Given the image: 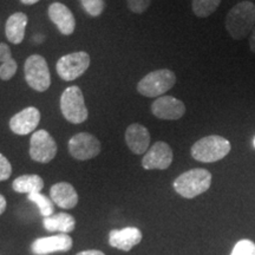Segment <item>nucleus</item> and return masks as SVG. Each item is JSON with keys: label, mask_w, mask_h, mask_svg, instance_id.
I'll use <instances>...</instances> for the list:
<instances>
[{"label": "nucleus", "mask_w": 255, "mask_h": 255, "mask_svg": "<svg viewBox=\"0 0 255 255\" xmlns=\"http://www.w3.org/2000/svg\"><path fill=\"white\" fill-rule=\"evenodd\" d=\"M174 154L168 143L158 141L152 144L142 158V167L145 170H165L173 163Z\"/></svg>", "instance_id": "obj_10"}, {"label": "nucleus", "mask_w": 255, "mask_h": 255, "mask_svg": "<svg viewBox=\"0 0 255 255\" xmlns=\"http://www.w3.org/2000/svg\"><path fill=\"white\" fill-rule=\"evenodd\" d=\"M176 83V76L169 69H159L149 72L137 84V91L144 97H161Z\"/></svg>", "instance_id": "obj_4"}, {"label": "nucleus", "mask_w": 255, "mask_h": 255, "mask_svg": "<svg viewBox=\"0 0 255 255\" xmlns=\"http://www.w3.org/2000/svg\"><path fill=\"white\" fill-rule=\"evenodd\" d=\"M253 145H254V148H255V137H254V139H253Z\"/></svg>", "instance_id": "obj_33"}, {"label": "nucleus", "mask_w": 255, "mask_h": 255, "mask_svg": "<svg viewBox=\"0 0 255 255\" xmlns=\"http://www.w3.org/2000/svg\"><path fill=\"white\" fill-rule=\"evenodd\" d=\"M12 174V165L9 161L0 152V181H6Z\"/></svg>", "instance_id": "obj_27"}, {"label": "nucleus", "mask_w": 255, "mask_h": 255, "mask_svg": "<svg viewBox=\"0 0 255 255\" xmlns=\"http://www.w3.org/2000/svg\"><path fill=\"white\" fill-rule=\"evenodd\" d=\"M72 244L73 241L70 235L60 233L53 237L37 239L31 248L36 254L46 255L56 252H68L72 248Z\"/></svg>", "instance_id": "obj_13"}, {"label": "nucleus", "mask_w": 255, "mask_h": 255, "mask_svg": "<svg viewBox=\"0 0 255 255\" xmlns=\"http://www.w3.org/2000/svg\"><path fill=\"white\" fill-rule=\"evenodd\" d=\"M221 4V0H193L191 8L199 18H207L213 14Z\"/></svg>", "instance_id": "obj_21"}, {"label": "nucleus", "mask_w": 255, "mask_h": 255, "mask_svg": "<svg viewBox=\"0 0 255 255\" xmlns=\"http://www.w3.org/2000/svg\"><path fill=\"white\" fill-rule=\"evenodd\" d=\"M69 152L78 161H87L101 152V142L89 132H79L72 136L69 141Z\"/></svg>", "instance_id": "obj_9"}, {"label": "nucleus", "mask_w": 255, "mask_h": 255, "mask_svg": "<svg viewBox=\"0 0 255 255\" xmlns=\"http://www.w3.org/2000/svg\"><path fill=\"white\" fill-rule=\"evenodd\" d=\"M27 25V15L23 12H15L11 14L6 21L5 33L8 41L12 44H20L24 40Z\"/></svg>", "instance_id": "obj_18"}, {"label": "nucleus", "mask_w": 255, "mask_h": 255, "mask_svg": "<svg viewBox=\"0 0 255 255\" xmlns=\"http://www.w3.org/2000/svg\"><path fill=\"white\" fill-rule=\"evenodd\" d=\"M151 113L158 120L176 121L186 114V105L173 96H161L151 104Z\"/></svg>", "instance_id": "obj_11"}, {"label": "nucleus", "mask_w": 255, "mask_h": 255, "mask_svg": "<svg viewBox=\"0 0 255 255\" xmlns=\"http://www.w3.org/2000/svg\"><path fill=\"white\" fill-rule=\"evenodd\" d=\"M21 2H23L24 5H34L37 4L38 1H40V0H20Z\"/></svg>", "instance_id": "obj_32"}, {"label": "nucleus", "mask_w": 255, "mask_h": 255, "mask_svg": "<svg viewBox=\"0 0 255 255\" xmlns=\"http://www.w3.org/2000/svg\"><path fill=\"white\" fill-rule=\"evenodd\" d=\"M13 190L20 194L40 193L44 188V180L39 175H21L12 183Z\"/></svg>", "instance_id": "obj_20"}, {"label": "nucleus", "mask_w": 255, "mask_h": 255, "mask_svg": "<svg viewBox=\"0 0 255 255\" xmlns=\"http://www.w3.org/2000/svg\"><path fill=\"white\" fill-rule=\"evenodd\" d=\"M9 59H12L11 49L7 44L0 43V63H5Z\"/></svg>", "instance_id": "obj_28"}, {"label": "nucleus", "mask_w": 255, "mask_h": 255, "mask_svg": "<svg viewBox=\"0 0 255 255\" xmlns=\"http://www.w3.org/2000/svg\"><path fill=\"white\" fill-rule=\"evenodd\" d=\"M126 143L133 154L142 155L148 151L150 145V133L144 126L133 123L128 127L126 131Z\"/></svg>", "instance_id": "obj_15"}, {"label": "nucleus", "mask_w": 255, "mask_h": 255, "mask_svg": "<svg viewBox=\"0 0 255 255\" xmlns=\"http://www.w3.org/2000/svg\"><path fill=\"white\" fill-rule=\"evenodd\" d=\"M81 4L84 11L91 17L101 15L105 8L104 0H81Z\"/></svg>", "instance_id": "obj_23"}, {"label": "nucleus", "mask_w": 255, "mask_h": 255, "mask_svg": "<svg viewBox=\"0 0 255 255\" xmlns=\"http://www.w3.org/2000/svg\"><path fill=\"white\" fill-rule=\"evenodd\" d=\"M57 155V143L46 130H37L30 139V157L39 163H49Z\"/></svg>", "instance_id": "obj_8"}, {"label": "nucleus", "mask_w": 255, "mask_h": 255, "mask_svg": "<svg viewBox=\"0 0 255 255\" xmlns=\"http://www.w3.org/2000/svg\"><path fill=\"white\" fill-rule=\"evenodd\" d=\"M76 255H105L104 253H102L101 251H95V250H91V251H84V252H81V253L76 254Z\"/></svg>", "instance_id": "obj_31"}, {"label": "nucleus", "mask_w": 255, "mask_h": 255, "mask_svg": "<svg viewBox=\"0 0 255 255\" xmlns=\"http://www.w3.org/2000/svg\"><path fill=\"white\" fill-rule=\"evenodd\" d=\"M60 110L65 120L72 124H81L88 120L89 111L81 88L72 85L63 91Z\"/></svg>", "instance_id": "obj_5"}, {"label": "nucleus", "mask_w": 255, "mask_h": 255, "mask_svg": "<svg viewBox=\"0 0 255 255\" xmlns=\"http://www.w3.org/2000/svg\"><path fill=\"white\" fill-rule=\"evenodd\" d=\"M28 200L32 201L33 203H36L38 208L40 210V214L44 218H49V216L53 215V205L52 201L49 197L43 195L40 193H33L28 195Z\"/></svg>", "instance_id": "obj_22"}, {"label": "nucleus", "mask_w": 255, "mask_h": 255, "mask_svg": "<svg viewBox=\"0 0 255 255\" xmlns=\"http://www.w3.org/2000/svg\"><path fill=\"white\" fill-rule=\"evenodd\" d=\"M255 27V5L252 1H240L229 9L226 17V30L235 40L246 38Z\"/></svg>", "instance_id": "obj_1"}, {"label": "nucleus", "mask_w": 255, "mask_h": 255, "mask_svg": "<svg viewBox=\"0 0 255 255\" xmlns=\"http://www.w3.org/2000/svg\"><path fill=\"white\" fill-rule=\"evenodd\" d=\"M43 225L49 232H60L64 234H69L75 229L76 221L73 216L68 213H58L49 218H44Z\"/></svg>", "instance_id": "obj_19"}, {"label": "nucleus", "mask_w": 255, "mask_h": 255, "mask_svg": "<svg viewBox=\"0 0 255 255\" xmlns=\"http://www.w3.org/2000/svg\"><path fill=\"white\" fill-rule=\"evenodd\" d=\"M128 7L133 13L141 14L149 8L151 4V0H127Z\"/></svg>", "instance_id": "obj_26"}, {"label": "nucleus", "mask_w": 255, "mask_h": 255, "mask_svg": "<svg viewBox=\"0 0 255 255\" xmlns=\"http://www.w3.org/2000/svg\"><path fill=\"white\" fill-rule=\"evenodd\" d=\"M250 49L253 53H255V27L253 32H252L251 38H250Z\"/></svg>", "instance_id": "obj_29"}, {"label": "nucleus", "mask_w": 255, "mask_h": 255, "mask_svg": "<svg viewBox=\"0 0 255 255\" xmlns=\"http://www.w3.org/2000/svg\"><path fill=\"white\" fill-rule=\"evenodd\" d=\"M142 241V232L137 227H127L123 229H114L109 234V244L111 247L123 252L131 251L136 245Z\"/></svg>", "instance_id": "obj_16"}, {"label": "nucleus", "mask_w": 255, "mask_h": 255, "mask_svg": "<svg viewBox=\"0 0 255 255\" xmlns=\"http://www.w3.org/2000/svg\"><path fill=\"white\" fill-rule=\"evenodd\" d=\"M40 111L37 108H25L9 120V129L17 135H27V133L34 131V129L40 122Z\"/></svg>", "instance_id": "obj_12"}, {"label": "nucleus", "mask_w": 255, "mask_h": 255, "mask_svg": "<svg viewBox=\"0 0 255 255\" xmlns=\"http://www.w3.org/2000/svg\"><path fill=\"white\" fill-rule=\"evenodd\" d=\"M91 59L89 53L84 51L72 52L60 57L56 64L57 73L63 81L71 82L77 79L90 66Z\"/></svg>", "instance_id": "obj_7"}, {"label": "nucleus", "mask_w": 255, "mask_h": 255, "mask_svg": "<svg viewBox=\"0 0 255 255\" xmlns=\"http://www.w3.org/2000/svg\"><path fill=\"white\" fill-rule=\"evenodd\" d=\"M231 255H255V244L251 240H241L233 248Z\"/></svg>", "instance_id": "obj_24"}, {"label": "nucleus", "mask_w": 255, "mask_h": 255, "mask_svg": "<svg viewBox=\"0 0 255 255\" xmlns=\"http://www.w3.org/2000/svg\"><path fill=\"white\" fill-rule=\"evenodd\" d=\"M25 81L34 91L44 92L51 85V73L46 59L40 55L28 57L24 65Z\"/></svg>", "instance_id": "obj_6"}, {"label": "nucleus", "mask_w": 255, "mask_h": 255, "mask_svg": "<svg viewBox=\"0 0 255 255\" xmlns=\"http://www.w3.org/2000/svg\"><path fill=\"white\" fill-rule=\"evenodd\" d=\"M212 174L202 168L190 169L174 181V189L184 199H194L210 188Z\"/></svg>", "instance_id": "obj_2"}, {"label": "nucleus", "mask_w": 255, "mask_h": 255, "mask_svg": "<svg viewBox=\"0 0 255 255\" xmlns=\"http://www.w3.org/2000/svg\"><path fill=\"white\" fill-rule=\"evenodd\" d=\"M6 206H7V202H6V199L0 194V215L6 210Z\"/></svg>", "instance_id": "obj_30"}, {"label": "nucleus", "mask_w": 255, "mask_h": 255, "mask_svg": "<svg viewBox=\"0 0 255 255\" xmlns=\"http://www.w3.org/2000/svg\"><path fill=\"white\" fill-rule=\"evenodd\" d=\"M50 195L53 203L63 209H72L78 203L77 191L68 182L53 184L50 189Z\"/></svg>", "instance_id": "obj_17"}, {"label": "nucleus", "mask_w": 255, "mask_h": 255, "mask_svg": "<svg viewBox=\"0 0 255 255\" xmlns=\"http://www.w3.org/2000/svg\"><path fill=\"white\" fill-rule=\"evenodd\" d=\"M47 14H49L50 20L56 25L60 33L64 36H70L75 32V17L66 5L62 2H53L50 5Z\"/></svg>", "instance_id": "obj_14"}, {"label": "nucleus", "mask_w": 255, "mask_h": 255, "mask_svg": "<svg viewBox=\"0 0 255 255\" xmlns=\"http://www.w3.org/2000/svg\"><path fill=\"white\" fill-rule=\"evenodd\" d=\"M231 142L227 138L218 135H210L194 143L190 152L196 161L213 163L225 158L231 152Z\"/></svg>", "instance_id": "obj_3"}, {"label": "nucleus", "mask_w": 255, "mask_h": 255, "mask_svg": "<svg viewBox=\"0 0 255 255\" xmlns=\"http://www.w3.org/2000/svg\"><path fill=\"white\" fill-rule=\"evenodd\" d=\"M17 69V62H15L13 58L2 63L1 65H0V79H2V81H9V79L15 75Z\"/></svg>", "instance_id": "obj_25"}]
</instances>
